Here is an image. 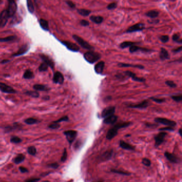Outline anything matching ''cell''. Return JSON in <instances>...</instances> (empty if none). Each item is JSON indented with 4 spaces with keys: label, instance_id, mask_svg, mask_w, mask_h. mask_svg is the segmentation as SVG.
I'll return each mask as SVG.
<instances>
[{
    "label": "cell",
    "instance_id": "e0dca14e",
    "mask_svg": "<svg viewBox=\"0 0 182 182\" xmlns=\"http://www.w3.org/2000/svg\"><path fill=\"white\" fill-rule=\"evenodd\" d=\"M118 130L119 129L115 126L114 125L113 128L109 130L106 136V139L108 140H112L118 135Z\"/></svg>",
    "mask_w": 182,
    "mask_h": 182
},
{
    "label": "cell",
    "instance_id": "d6986e66",
    "mask_svg": "<svg viewBox=\"0 0 182 182\" xmlns=\"http://www.w3.org/2000/svg\"><path fill=\"white\" fill-rule=\"evenodd\" d=\"M29 49H30V45H28L27 44H24L19 49V50L16 53L12 55V56L18 57V56H20L21 55H22L25 54V53H26Z\"/></svg>",
    "mask_w": 182,
    "mask_h": 182
},
{
    "label": "cell",
    "instance_id": "003e7915",
    "mask_svg": "<svg viewBox=\"0 0 182 182\" xmlns=\"http://www.w3.org/2000/svg\"><path fill=\"white\" fill-rule=\"evenodd\" d=\"M131 135H126L125 136V137H130V136Z\"/></svg>",
    "mask_w": 182,
    "mask_h": 182
},
{
    "label": "cell",
    "instance_id": "ac0fdd59",
    "mask_svg": "<svg viewBox=\"0 0 182 182\" xmlns=\"http://www.w3.org/2000/svg\"><path fill=\"white\" fill-rule=\"evenodd\" d=\"M40 56L41 58L42 59V60L43 61V62L46 63L48 65L49 67H50L52 69L54 68L55 63H54V61L52 60L49 57H48L45 55H43V54L40 55Z\"/></svg>",
    "mask_w": 182,
    "mask_h": 182
},
{
    "label": "cell",
    "instance_id": "7bdbcfd3",
    "mask_svg": "<svg viewBox=\"0 0 182 182\" xmlns=\"http://www.w3.org/2000/svg\"><path fill=\"white\" fill-rule=\"evenodd\" d=\"M10 142L14 144H19L22 142V139L17 136L12 137L10 139Z\"/></svg>",
    "mask_w": 182,
    "mask_h": 182
},
{
    "label": "cell",
    "instance_id": "d590c367",
    "mask_svg": "<svg viewBox=\"0 0 182 182\" xmlns=\"http://www.w3.org/2000/svg\"><path fill=\"white\" fill-rule=\"evenodd\" d=\"M111 171L113 173L117 174H119V175H123V176H130L132 175V174L130 172L122 171V170H116V169H111Z\"/></svg>",
    "mask_w": 182,
    "mask_h": 182
},
{
    "label": "cell",
    "instance_id": "2e32d148",
    "mask_svg": "<svg viewBox=\"0 0 182 182\" xmlns=\"http://www.w3.org/2000/svg\"><path fill=\"white\" fill-rule=\"evenodd\" d=\"M53 81L56 84L62 85L64 82V77L60 72L55 73L53 77Z\"/></svg>",
    "mask_w": 182,
    "mask_h": 182
},
{
    "label": "cell",
    "instance_id": "f907efd6",
    "mask_svg": "<svg viewBox=\"0 0 182 182\" xmlns=\"http://www.w3.org/2000/svg\"><path fill=\"white\" fill-rule=\"evenodd\" d=\"M60 127V124H59V123H55L54 122L53 123L50 124L48 126L49 128L52 129H58Z\"/></svg>",
    "mask_w": 182,
    "mask_h": 182
},
{
    "label": "cell",
    "instance_id": "1f68e13d",
    "mask_svg": "<svg viewBox=\"0 0 182 182\" xmlns=\"http://www.w3.org/2000/svg\"><path fill=\"white\" fill-rule=\"evenodd\" d=\"M77 11L78 13H79L80 15H81L82 16H83V17L88 16L91 13V10H88V9H77Z\"/></svg>",
    "mask_w": 182,
    "mask_h": 182
},
{
    "label": "cell",
    "instance_id": "bcb514c9",
    "mask_svg": "<svg viewBox=\"0 0 182 182\" xmlns=\"http://www.w3.org/2000/svg\"><path fill=\"white\" fill-rule=\"evenodd\" d=\"M67 150L66 148H65L64 149V151H63V155L61 158V161L63 162H64L66 161V160H67Z\"/></svg>",
    "mask_w": 182,
    "mask_h": 182
},
{
    "label": "cell",
    "instance_id": "b9f144b4",
    "mask_svg": "<svg viewBox=\"0 0 182 182\" xmlns=\"http://www.w3.org/2000/svg\"><path fill=\"white\" fill-rule=\"evenodd\" d=\"M48 67H49L48 65L46 63L43 62L39 66V70L40 72H45V71H46L48 70Z\"/></svg>",
    "mask_w": 182,
    "mask_h": 182
},
{
    "label": "cell",
    "instance_id": "5bb4252c",
    "mask_svg": "<svg viewBox=\"0 0 182 182\" xmlns=\"http://www.w3.org/2000/svg\"><path fill=\"white\" fill-rule=\"evenodd\" d=\"M0 90L3 92L7 94H15L17 92L12 87L3 82H0Z\"/></svg>",
    "mask_w": 182,
    "mask_h": 182
},
{
    "label": "cell",
    "instance_id": "30bf717a",
    "mask_svg": "<svg viewBox=\"0 0 182 182\" xmlns=\"http://www.w3.org/2000/svg\"><path fill=\"white\" fill-rule=\"evenodd\" d=\"M9 18L7 10H4L0 13V27H3L7 25Z\"/></svg>",
    "mask_w": 182,
    "mask_h": 182
},
{
    "label": "cell",
    "instance_id": "7dc6e473",
    "mask_svg": "<svg viewBox=\"0 0 182 182\" xmlns=\"http://www.w3.org/2000/svg\"><path fill=\"white\" fill-rule=\"evenodd\" d=\"M142 163L146 167H150L151 165V161L150 159L147 158H143L142 161Z\"/></svg>",
    "mask_w": 182,
    "mask_h": 182
},
{
    "label": "cell",
    "instance_id": "d4e9b609",
    "mask_svg": "<svg viewBox=\"0 0 182 182\" xmlns=\"http://www.w3.org/2000/svg\"><path fill=\"white\" fill-rule=\"evenodd\" d=\"M118 66L120 67H134V68H137L140 69H143L144 68V66L142 65H134V64H125V63H119L118 64Z\"/></svg>",
    "mask_w": 182,
    "mask_h": 182
},
{
    "label": "cell",
    "instance_id": "277c9868",
    "mask_svg": "<svg viewBox=\"0 0 182 182\" xmlns=\"http://www.w3.org/2000/svg\"><path fill=\"white\" fill-rule=\"evenodd\" d=\"M145 28V24L142 22H139L136 24L132 26H130L127 30L125 31V33H131L139 31H142L144 30Z\"/></svg>",
    "mask_w": 182,
    "mask_h": 182
},
{
    "label": "cell",
    "instance_id": "603a6c76",
    "mask_svg": "<svg viewBox=\"0 0 182 182\" xmlns=\"http://www.w3.org/2000/svg\"><path fill=\"white\" fill-rule=\"evenodd\" d=\"M119 145L120 147H121L122 149L128 150V151H134L135 150V147L133 146V145L129 144V143L124 142L123 140H120L119 142Z\"/></svg>",
    "mask_w": 182,
    "mask_h": 182
},
{
    "label": "cell",
    "instance_id": "9a60e30c",
    "mask_svg": "<svg viewBox=\"0 0 182 182\" xmlns=\"http://www.w3.org/2000/svg\"><path fill=\"white\" fill-rule=\"evenodd\" d=\"M165 157L166 159L170 162L173 164H178L180 160L174 154L170 153L168 152H165L164 153Z\"/></svg>",
    "mask_w": 182,
    "mask_h": 182
},
{
    "label": "cell",
    "instance_id": "4316f807",
    "mask_svg": "<svg viewBox=\"0 0 182 182\" xmlns=\"http://www.w3.org/2000/svg\"><path fill=\"white\" fill-rule=\"evenodd\" d=\"M145 15L151 19H155L159 16V12L155 10H152L147 12L145 13Z\"/></svg>",
    "mask_w": 182,
    "mask_h": 182
},
{
    "label": "cell",
    "instance_id": "52a82bcc",
    "mask_svg": "<svg viewBox=\"0 0 182 182\" xmlns=\"http://www.w3.org/2000/svg\"><path fill=\"white\" fill-rule=\"evenodd\" d=\"M167 135V133L166 132H160L158 135L154 136L155 141V147H158L161 145L165 141V138Z\"/></svg>",
    "mask_w": 182,
    "mask_h": 182
},
{
    "label": "cell",
    "instance_id": "5b68a950",
    "mask_svg": "<svg viewBox=\"0 0 182 182\" xmlns=\"http://www.w3.org/2000/svg\"><path fill=\"white\" fill-rule=\"evenodd\" d=\"M154 121L157 123H160L172 127H174L177 125V123L175 121L164 118H156L154 119Z\"/></svg>",
    "mask_w": 182,
    "mask_h": 182
},
{
    "label": "cell",
    "instance_id": "8d00e7d4",
    "mask_svg": "<svg viewBox=\"0 0 182 182\" xmlns=\"http://www.w3.org/2000/svg\"><path fill=\"white\" fill-rule=\"evenodd\" d=\"M40 121L39 120H38V119L33 118H28L27 119L25 120V122L29 125H31V124H36L39 123Z\"/></svg>",
    "mask_w": 182,
    "mask_h": 182
},
{
    "label": "cell",
    "instance_id": "74e56055",
    "mask_svg": "<svg viewBox=\"0 0 182 182\" xmlns=\"http://www.w3.org/2000/svg\"><path fill=\"white\" fill-rule=\"evenodd\" d=\"M172 39L174 42L177 43L182 44V40L180 38V34L179 33H176L174 34L172 36Z\"/></svg>",
    "mask_w": 182,
    "mask_h": 182
},
{
    "label": "cell",
    "instance_id": "8992f818",
    "mask_svg": "<svg viewBox=\"0 0 182 182\" xmlns=\"http://www.w3.org/2000/svg\"><path fill=\"white\" fill-rule=\"evenodd\" d=\"M8 8L7 9L9 17L13 16L17 10V5L15 0H8Z\"/></svg>",
    "mask_w": 182,
    "mask_h": 182
},
{
    "label": "cell",
    "instance_id": "91938a15",
    "mask_svg": "<svg viewBox=\"0 0 182 182\" xmlns=\"http://www.w3.org/2000/svg\"><path fill=\"white\" fill-rule=\"evenodd\" d=\"M181 50H182V46H180L177 49L172 50V52L174 53H180V52L181 51Z\"/></svg>",
    "mask_w": 182,
    "mask_h": 182
},
{
    "label": "cell",
    "instance_id": "03108f58",
    "mask_svg": "<svg viewBox=\"0 0 182 182\" xmlns=\"http://www.w3.org/2000/svg\"><path fill=\"white\" fill-rule=\"evenodd\" d=\"M181 128H180L179 129V131H178V133H179V135L180 136H181V135H182V134H181Z\"/></svg>",
    "mask_w": 182,
    "mask_h": 182
},
{
    "label": "cell",
    "instance_id": "8fae6325",
    "mask_svg": "<svg viewBox=\"0 0 182 182\" xmlns=\"http://www.w3.org/2000/svg\"><path fill=\"white\" fill-rule=\"evenodd\" d=\"M124 74L125 76L129 77H131L133 81H136V82H145L146 80L143 77H139L136 76V74L131 71H125L124 72Z\"/></svg>",
    "mask_w": 182,
    "mask_h": 182
},
{
    "label": "cell",
    "instance_id": "f546056e",
    "mask_svg": "<svg viewBox=\"0 0 182 182\" xmlns=\"http://www.w3.org/2000/svg\"><path fill=\"white\" fill-rule=\"evenodd\" d=\"M25 159V156L24 154H19L16 156V158H15L13 161L16 164H19L21 163L22 162H23Z\"/></svg>",
    "mask_w": 182,
    "mask_h": 182
},
{
    "label": "cell",
    "instance_id": "ba28073f",
    "mask_svg": "<svg viewBox=\"0 0 182 182\" xmlns=\"http://www.w3.org/2000/svg\"><path fill=\"white\" fill-rule=\"evenodd\" d=\"M64 134L71 145L76 139L77 135V132L75 130H67L64 132Z\"/></svg>",
    "mask_w": 182,
    "mask_h": 182
},
{
    "label": "cell",
    "instance_id": "d6a6232c",
    "mask_svg": "<svg viewBox=\"0 0 182 182\" xmlns=\"http://www.w3.org/2000/svg\"><path fill=\"white\" fill-rule=\"evenodd\" d=\"M136 43L134 42H131V41H125L122 43H121L120 44V47L121 49H125L128 47H130L133 45H135Z\"/></svg>",
    "mask_w": 182,
    "mask_h": 182
},
{
    "label": "cell",
    "instance_id": "f5cc1de1",
    "mask_svg": "<svg viewBox=\"0 0 182 182\" xmlns=\"http://www.w3.org/2000/svg\"><path fill=\"white\" fill-rule=\"evenodd\" d=\"M116 7H117V3L115 2H112L111 3H110L108 6L107 9L108 10H113L116 8Z\"/></svg>",
    "mask_w": 182,
    "mask_h": 182
},
{
    "label": "cell",
    "instance_id": "e7e4bbea",
    "mask_svg": "<svg viewBox=\"0 0 182 182\" xmlns=\"http://www.w3.org/2000/svg\"><path fill=\"white\" fill-rule=\"evenodd\" d=\"M10 62L9 60H3L1 63V64H6V63H9Z\"/></svg>",
    "mask_w": 182,
    "mask_h": 182
},
{
    "label": "cell",
    "instance_id": "83f0119b",
    "mask_svg": "<svg viewBox=\"0 0 182 182\" xmlns=\"http://www.w3.org/2000/svg\"><path fill=\"white\" fill-rule=\"evenodd\" d=\"M39 24H40V26L43 30L46 31H48L49 30V24H48V21H46V20L43 19H40L39 20Z\"/></svg>",
    "mask_w": 182,
    "mask_h": 182
},
{
    "label": "cell",
    "instance_id": "44dd1931",
    "mask_svg": "<svg viewBox=\"0 0 182 182\" xmlns=\"http://www.w3.org/2000/svg\"><path fill=\"white\" fill-rule=\"evenodd\" d=\"M138 51H141L143 53H149V52L152 51V50H150L146 48H144L142 47H139L136 46L135 45H133L129 48V52L130 53H134Z\"/></svg>",
    "mask_w": 182,
    "mask_h": 182
},
{
    "label": "cell",
    "instance_id": "db71d44e",
    "mask_svg": "<svg viewBox=\"0 0 182 182\" xmlns=\"http://www.w3.org/2000/svg\"><path fill=\"white\" fill-rule=\"evenodd\" d=\"M69 120V118L68 117V116H64L61 118H60L59 119L56 120V121H54V122H55V123H60V122H62L63 121H68Z\"/></svg>",
    "mask_w": 182,
    "mask_h": 182
},
{
    "label": "cell",
    "instance_id": "be15d7a7",
    "mask_svg": "<svg viewBox=\"0 0 182 182\" xmlns=\"http://www.w3.org/2000/svg\"><path fill=\"white\" fill-rule=\"evenodd\" d=\"M145 125H146V127H153V126H156V125H155V124H151V123H146Z\"/></svg>",
    "mask_w": 182,
    "mask_h": 182
},
{
    "label": "cell",
    "instance_id": "484cf974",
    "mask_svg": "<svg viewBox=\"0 0 182 182\" xmlns=\"http://www.w3.org/2000/svg\"><path fill=\"white\" fill-rule=\"evenodd\" d=\"M90 20L96 24H100L102 22L104 18L99 16H91L90 17Z\"/></svg>",
    "mask_w": 182,
    "mask_h": 182
},
{
    "label": "cell",
    "instance_id": "836d02e7",
    "mask_svg": "<svg viewBox=\"0 0 182 182\" xmlns=\"http://www.w3.org/2000/svg\"><path fill=\"white\" fill-rule=\"evenodd\" d=\"M27 6L29 11L31 13H33L35 10L34 6L32 0H27Z\"/></svg>",
    "mask_w": 182,
    "mask_h": 182
},
{
    "label": "cell",
    "instance_id": "7402d4cb",
    "mask_svg": "<svg viewBox=\"0 0 182 182\" xmlns=\"http://www.w3.org/2000/svg\"><path fill=\"white\" fill-rule=\"evenodd\" d=\"M105 67V62L104 61H100L95 65L94 69L95 72L98 74H101L103 72Z\"/></svg>",
    "mask_w": 182,
    "mask_h": 182
},
{
    "label": "cell",
    "instance_id": "c3c4849f",
    "mask_svg": "<svg viewBox=\"0 0 182 182\" xmlns=\"http://www.w3.org/2000/svg\"><path fill=\"white\" fill-rule=\"evenodd\" d=\"M159 130L160 131H168V132H174L175 129L172 127L168 126L167 127H164V128H161L159 129Z\"/></svg>",
    "mask_w": 182,
    "mask_h": 182
},
{
    "label": "cell",
    "instance_id": "e575fe53",
    "mask_svg": "<svg viewBox=\"0 0 182 182\" xmlns=\"http://www.w3.org/2000/svg\"><path fill=\"white\" fill-rule=\"evenodd\" d=\"M17 37L15 35H11L9 36L6 38H0V42H10L12 41H13L16 39H17Z\"/></svg>",
    "mask_w": 182,
    "mask_h": 182
},
{
    "label": "cell",
    "instance_id": "3957f363",
    "mask_svg": "<svg viewBox=\"0 0 182 182\" xmlns=\"http://www.w3.org/2000/svg\"><path fill=\"white\" fill-rule=\"evenodd\" d=\"M73 38L82 48L88 50H93L95 49V48L91 45H90L88 42L83 40L79 36L77 35H73Z\"/></svg>",
    "mask_w": 182,
    "mask_h": 182
},
{
    "label": "cell",
    "instance_id": "9f6ffc18",
    "mask_svg": "<svg viewBox=\"0 0 182 182\" xmlns=\"http://www.w3.org/2000/svg\"><path fill=\"white\" fill-rule=\"evenodd\" d=\"M66 4H67L71 8H72V9H74V8H75V7H76L75 4L72 1H69V0H68V1H67L66 2Z\"/></svg>",
    "mask_w": 182,
    "mask_h": 182
},
{
    "label": "cell",
    "instance_id": "11a10c76",
    "mask_svg": "<svg viewBox=\"0 0 182 182\" xmlns=\"http://www.w3.org/2000/svg\"><path fill=\"white\" fill-rule=\"evenodd\" d=\"M80 24L81 26H84V27H86V26H88L90 25V23L87 20H85V19H82L80 21Z\"/></svg>",
    "mask_w": 182,
    "mask_h": 182
},
{
    "label": "cell",
    "instance_id": "6da1fadb",
    "mask_svg": "<svg viewBox=\"0 0 182 182\" xmlns=\"http://www.w3.org/2000/svg\"><path fill=\"white\" fill-rule=\"evenodd\" d=\"M85 59L90 64H94L101 58V55L92 50L87 52L83 55Z\"/></svg>",
    "mask_w": 182,
    "mask_h": 182
},
{
    "label": "cell",
    "instance_id": "6f0895ef",
    "mask_svg": "<svg viewBox=\"0 0 182 182\" xmlns=\"http://www.w3.org/2000/svg\"><path fill=\"white\" fill-rule=\"evenodd\" d=\"M48 166L49 167H51L52 168H53V169H57L59 167V164L57 162H54V163H53V164H51L50 165H48Z\"/></svg>",
    "mask_w": 182,
    "mask_h": 182
},
{
    "label": "cell",
    "instance_id": "7a4b0ae2",
    "mask_svg": "<svg viewBox=\"0 0 182 182\" xmlns=\"http://www.w3.org/2000/svg\"><path fill=\"white\" fill-rule=\"evenodd\" d=\"M113 155V150L110 149L106 151L103 153L98 155L97 158V161L98 163L105 162L110 160Z\"/></svg>",
    "mask_w": 182,
    "mask_h": 182
},
{
    "label": "cell",
    "instance_id": "ab89813d",
    "mask_svg": "<svg viewBox=\"0 0 182 182\" xmlns=\"http://www.w3.org/2000/svg\"><path fill=\"white\" fill-rule=\"evenodd\" d=\"M27 152L29 153V154L34 156L36 155L37 151H36V148H35V147L33 146H30L28 148H27Z\"/></svg>",
    "mask_w": 182,
    "mask_h": 182
},
{
    "label": "cell",
    "instance_id": "f35d334b",
    "mask_svg": "<svg viewBox=\"0 0 182 182\" xmlns=\"http://www.w3.org/2000/svg\"><path fill=\"white\" fill-rule=\"evenodd\" d=\"M25 94L34 98H38L40 96L39 93L36 91H27L25 92Z\"/></svg>",
    "mask_w": 182,
    "mask_h": 182
},
{
    "label": "cell",
    "instance_id": "4fadbf2b",
    "mask_svg": "<svg viewBox=\"0 0 182 182\" xmlns=\"http://www.w3.org/2000/svg\"><path fill=\"white\" fill-rule=\"evenodd\" d=\"M115 112V106H109L104 109L101 113L100 117L101 118H105L111 115L114 114Z\"/></svg>",
    "mask_w": 182,
    "mask_h": 182
},
{
    "label": "cell",
    "instance_id": "94428289",
    "mask_svg": "<svg viewBox=\"0 0 182 182\" xmlns=\"http://www.w3.org/2000/svg\"><path fill=\"white\" fill-rule=\"evenodd\" d=\"M150 24H157V23H158L159 21H160V20H158V19H155V20H148V21H147Z\"/></svg>",
    "mask_w": 182,
    "mask_h": 182
},
{
    "label": "cell",
    "instance_id": "816d5d0a",
    "mask_svg": "<svg viewBox=\"0 0 182 182\" xmlns=\"http://www.w3.org/2000/svg\"><path fill=\"white\" fill-rule=\"evenodd\" d=\"M83 145V142L82 141H81V140H78L76 142L75 145H74V148L77 150L78 149H79L80 147H81V146Z\"/></svg>",
    "mask_w": 182,
    "mask_h": 182
},
{
    "label": "cell",
    "instance_id": "cb8c5ba5",
    "mask_svg": "<svg viewBox=\"0 0 182 182\" xmlns=\"http://www.w3.org/2000/svg\"><path fill=\"white\" fill-rule=\"evenodd\" d=\"M159 57H160V58L162 60H165L170 59V55L168 53V51L164 48H161Z\"/></svg>",
    "mask_w": 182,
    "mask_h": 182
},
{
    "label": "cell",
    "instance_id": "60d3db41",
    "mask_svg": "<svg viewBox=\"0 0 182 182\" xmlns=\"http://www.w3.org/2000/svg\"><path fill=\"white\" fill-rule=\"evenodd\" d=\"M171 98L177 102H180L182 100V95H171Z\"/></svg>",
    "mask_w": 182,
    "mask_h": 182
},
{
    "label": "cell",
    "instance_id": "7c38bea8",
    "mask_svg": "<svg viewBox=\"0 0 182 182\" xmlns=\"http://www.w3.org/2000/svg\"><path fill=\"white\" fill-rule=\"evenodd\" d=\"M62 44H63L68 50L73 51V52H78L80 50V47L76 44L73 42L67 41H61Z\"/></svg>",
    "mask_w": 182,
    "mask_h": 182
},
{
    "label": "cell",
    "instance_id": "f1b7e54d",
    "mask_svg": "<svg viewBox=\"0 0 182 182\" xmlns=\"http://www.w3.org/2000/svg\"><path fill=\"white\" fill-rule=\"evenodd\" d=\"M23 77L25 79H32L34 77V74L33 72L30 70V69H27L26 71L23 75Z\"/></svg>",
    "mask_w": 182,
    "mask_h": 182
},
{
    "label": "cell",
    "instance_id": "680465c9",
    "mask_svg": "<svg viewBox=\"0 0 182 182\" xmlns=\"http://www.w3.org/2000/svg\"><path fill=\"white\" fill-rule=\"evenodd\" d=\"M19 170L20 171V172L21 173H25V172H29V170H28V169L26 168H25V167H22V166H20L19 168Z\"/></svg>",
    "mask_w": 182,
    "mask_h": 182
},
{
    "label": "cell",
    "instance_id": "ffe728a7",
    "mask_svg": "<svg viewBox=\"0 0 182 182\" xmlns=\"http://www.w3.org/2000/svg\"><path fill=\"white\" fill-rule=\"evenodd\" d=\"M118 119V116L114 114H112L104 118V119L103 120V123L104 124H113L117 121Z\"/></svg>",
    "mask_w": 182,
    "mask_h": 182
},
{
    "label": "cell",
    "instance_id": "f6af8a7d",
    "mask_svg": "<svg viewBox=\"0 0 182 182\" xmlns=\"http://www.w3.org/2000/svg\"><path fill=\"white\" fill-rule=\"evenodd\" d=\"M165 83L166 85L171 88H175L176 87H177V85L173 81L167 80L165 82Z\"/></svg>",
    "mask_w": 182,
    "mask_h": 182
},
{
    "label": "cell",
    "instance_id": "9c48e42d",
    "mask_svg": "<svg viewBox=\"0 0 182 182\" xmlns=\"http://www.w3.org/2000/svg\"><path fill=\"white\" fill-rule=\"evenodd\" d=\"M149 102L147 100H145L142 102L138 104H131L128 105V107L132 109H145L148 106Z\"/></svg>",
    "mask_w": 182,
    "mask_h": 182
},
{
    "label": "cell",
    "instance_id": "681fc988",
    "mask_svg": "<svg viewBox=\"0 0 182 182\" xmlns=\"http://www.w3.org/2000/svg\"><path fill=\"white\" fill-rule=\"evenodd\" d=\"M160 41L164 43H166L167 42H168L169 40V37L168 35H161V36H160L159 38Z\"/></svg>",
    "mask_w": 182,
    "mask_h": 182
},
{
    "label": "cell",
    "instance_id": "ee69618b",
    "mask_svg": "<svg viewBox=\"0 0 182 182\" xmlns=\"http://www.w3.org/2000/svg\"><path fill=\"white\" fill-rule=\"evenodd\" d=\"M150 99L152 100L153 101L157 102V103H159V104L163 103V102H165V101H166V99H165V98H158L154 97H152L150 98Z\"/></svg>",
    "mask_w": 182,
    "mask_h": 182
},
{
    "label": "cell",
    "instance_id": "6125c7cd",
    "mask_svg": "<svg viewBox=\"0 0 182 182\" xmlns=\"http://www.w3.org/2000/svg\"><path fill=\"white\" fill-rule=\"evenodd\" d=\"M40 180V178H33V179H30L28 180H26V181H28V182H34V181H39Z\"/></svg>",
    "mask_w": 182,
    "mask_h": 182
},
{
    "label": "cell",
    "instance_id": "4dcf8cb0",
    "mask_svg": "<svg viewBox=\"0 0 182 182\" xmlns=\"http://www.w3.org/2000/svg\"><path fill=\"white\" fill-rule=\"evenodd\" d=\"M33 88L36 91H46L50 89L46 86L43 85H39V84H36V85H34Z\"/></svg>",
    "mask_w": 182,
    "mask_h": 182
}]
</instances>
